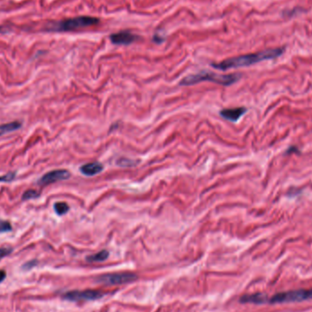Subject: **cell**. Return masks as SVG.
Wrapping results in <instances>:
<instances>
[{
  "mask_svg": "<svg viewBox=\"0 0 312 312\" xmlns=\"http://www.w3.org/2000/svg\"><path fill=\"white\" fill-rule=\"evenodd\" d=\"M11 251H12V249H9V248H2V249H0V260L10 254Z\"/></svg>",
  "mask_w": 312,
  "mask_h": 312,
  "instance_id": "ac0fdd59",
  "label": "cell"
},
{
  "mask_svg": "<svg viewBox=\"0 0 312 312\" xmlns=\"http://www.w3.org/2000/svg\"><path fill=\"white\" fill-rule=\"evenodd\" d=\"M103 170V165L100 163H89V164H84L82 166H80L79 171L82 175L85 176H94V175L100 174L101 171Z\"/></svg>",
  "mask_w": 312,
  "mask_h": 312,
  "instance_id": "30bf717a",
  "label": "cell"
},
{
  "mask_svg": "<svg viewBox=\"0 0 312 312\" xmlns=\"http://www.w3.org/2000/svg\"><path fill=\"white\" fill-rule=\"evenodd\" d=\"M246 109L243 107L239 108H232V109H225L220 111V115L230 122H237L240 117L246 112Z\"/></svg>",
  "mask_w": 312,
  "mask_h": 312,
  "instance_id": "9c48e42d",
  "label": "cell"
},
{
  "mask_svg": "<svg viewBox=\"0 0 312 312\" xmlns=\"http://www.w3.org/2000/svg\"><path fill=\"white\" fill-rule=\"evenodd\" d=\"M16 172H9V173H7L6 175H1L0 176V183H8V182H11V181L14 180L15 179V177H16Z\"/></svg>",
  "mask_w": 312,
  "mask_h": 312,
  "instance_id": "e0dca14e",
  "label": "cell"
},
{
  "mask_svg": "<svg viewBox=\"0 0 312 312\" xmlns=\"http://www.w3.org/2000/svg\"><path fill=\"white\" fill-rule=\"evenodd\" d=\"M21 127V122H12L5 124L0 125V136L6 134L8 132H15L16 130L20 129Z\"/></svg>",
  "mask_w": 312,
  "mask_h": 312,
  "instance_id": "7c38bea8",
  "label": "cell"
},
{
  "mask_svg": "<svg viewBox=\"0 0 312 312\" xmlns=\"http://www.w3.org/2000/svg\"><path fill=\"white\" fill-rule=\"evenodd\" d=\"M104 296L103 293L99 291H69L64 295V299L71 301V302H89L95 301L101 299Z\"/></svg>",
  "mask_w": 312,
  "mask_h": 312,
  "instance_id": "8992f818",
  "label": "cell"
},
{
  "mask_svg": "<svg viewBox=\"0 0 312 312\" xmlns=\"http://www.w3.org/2000/svg\"><path fill=\"white\" fill-rule=\"evenodd\" d=\"M5 279V272L3 270H0V283Z\"/></svg>",
  "mask_w": 312,
  "mask_h": 312,
  "instance_id": "ffe728a7",
  "label": "cell"
},
{
  "mask_svg": "<svg viewBox=\"0 0 312 312\" xmlns=\"http://www.w3.org/2000/svg\"><path fill=\"white\" fill-rule=\"evenodd\" d=\"M69 176L70 173L68 170H53L41 176L40 179L37 181V184L39 185H49L58 181L67 180L69 179Z\"/></svg>",
  "mask_w": 312,
  "mask_h": 312,
  "instance_id": "52a82bcc",
  "label": "cell"
},
{
  "mask_svg": "<svg viewBox=\"0 0 312 312\" xmlns=\"http://www.w3.org/2000/svg\"><path fill=\"white\" fill-rule=\"evenodd\" d=\"M108 257H109V252L107 250H102L99 253L89 256L87 258V260L90 262H102V261L107 260Z\"/></svg>",
  "mask_w": 312,
  "mask_h": 312,
  "instance_id": "4fadbf2b",
  "label": "cell"
},
{
  "mask_svg": "<svg viewBox=\"0 0 312 312\" xmlns=\"http://www.w3.org/2000/svg\"><path fill=\"white\" fill-rule=\"evenodd\" d=\"M284 53V48H270L260 52L250 53L241 55L234 58H227L219 63H213L212 67L220 70H228L230 69H238L242 67H248L259 63L264 60L274 59L281 57Z\"/></svg>",
  "mask_w": 312,
  "mask_h": 312,
  "instance_id": "6da1fadb",
  "label": "cell"
},
{
  "mask_svg": "<svg viewBox=\"0 0 312 312\" xmlns=\"http://www.w3.org/2000/svg\"><path fill=\"white\" fill-rule=\"evenodd\" d=\"M138 38L137 35L127 30L113 33L110 36V40L114 45H130L137 40Z\"/></svg>",
  "mask_w": 312,
  "mask_h": 312,
  "instance_id": "ba28073f",
  "label": "cell"
},
{
  "mask_svg": "<svg viewBox=\"0 0 312 312\" xmlns=\"http://www.w3.org/2000/svg\"><path fill=\"white\" fill-rule=\"evenodd\" d=\"M312 300V289L309 290H298V291H288L278 293L271 297L269 300L270 304H279V303H293V302H302Z\"/></svg>",
  "mask_w": 312,
  "mask_h": 312,
  "instance_id": "277c9868",
  "label": "cell"
},
{
  "mask_svg": "<svg viewBox=\"0 0 312 312\" xmlns=\"http://www.w3.org/2000/svg\"><path fill=\"white\" fill-rule=\"evenodd\" d=\"M164 38L163 37H160V35L158 34H156V35H154V41L156 43H162L164 41Z\"/></svg>",
  "mask_w": 312,
  "mask_h": 312,
  "instance_id": "d6986e66",
  "label": "cell"
},
{
  "mask_svg": "<svg viewBox=\"0 0 312 312\" xmlns=\"http://www.w3.org/2000/svg\"><path fill=\"white\" fill-rule=\"evenodd\" d=\"M137 279V276L132 273H111L100 276L97 281L104 285H122L130 283Z\"/></svg>",
  "mask_w": 312,
  "mask_h": 312,
  "instance_id": "5b68a950",
  "label": "cell"
},
{
  "mask_svg": "<svg viewBox=\"0 0 312 312\" xmlns=\"http://www.w3.org/2000/svg\"><path fill=\"white\" fill-rule=\"evenodd\" d=\"M100 19L94 16H79L64 19L58 22H53L48 26V31L69 32L74 31L85 27L95 26L99 24Z\"/></svg>",
  "mask_w": 312,
  "mask_h": 312,
  "instance_id": "3957f363",
  "label": "cell"
},
{
  "mask_svg": "<svg viewBox=\"0 0 312 312\" xmlns=\"http://www.w3.org/2000/svg\"><path fill=\"white\" fill-rule=\"evenodd\" d=\"M239 79V74L220 75L210 71H201L197 74L189 75L185 77L181 80L179 84L181 86H191L203 81H211L217 84L229 86L237 82Z\"/></svg>",
  "mask_w": 312,
  "mask_h": 312,
  "instance_id": "7a4b0ae2",
  "label": "cell"
},
{
  "mask_svg": "<svg viewBox=\"0 0 312 312\" xmlns=\"http://www.w3.org/2000/svg\"><path fill=\"white\" fill-rule=\"evenodd\" d=\"M270 298L264 295V294H252V295H245L241 297L240 302L242 303H252V304H265V303H269Z\"/></svg>",
  "mask_w": 312,
  "mask_h": 312,
  "instance_id": "8fae6325",
  "label": "cell"
},
{
  "mask_svg": "<svg viewBox=\"0 0 312 312\" xmlns=\"http://www.w3.org/2000/svg\"><path fill=\"white\" fill-rule=\"evenodd\" d=\"M12 230V226L10 223L5 220H0V233L10 232Z\"/></svg>",
  "mask_w": 312,
  "mask_h": 312,
  "instance_id": "2e32d148",
  "label": "cell"
},
{
  "mask_svg": "<svg viewBox=\"0 0 312 312\" xmlns=\"http://www.w3.org/2000/svg\"><path fill=\"white\" fill-rule=\"evenodd\" d=\"M69 207L66 203L64 202H58L54 205V210L56 212V214L58 216H62L65 215L66 213L69 211Z\"/></svg>",
  "mask_w": 312,
  "mask_h": 312,
  "instance_id": "5bb4252c",
  "label": "cell"
},
{
  "mask_svg": "<svg viewBox=\"0 0 312 312\" xmlns=\"http://www.w3.org/2000/svg\"><path fill=\"white\" fill-rule=\"evenodd\" d=\"M39 196V194L37 193V191L33 190V189H29V190H26L23 196H22V199L23 200H30V199H35Z\"/></svg>",
  "mask_w": 312,
  "mask_h": 312,
  "instance_id": "9a60e30c",
  "label": "cell"
}]
</instances>
